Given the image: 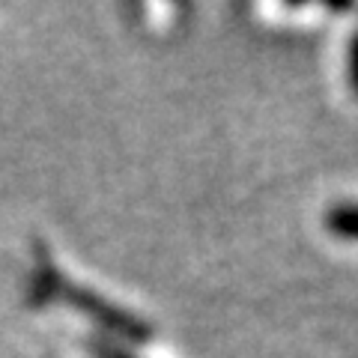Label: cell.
<instances>
[{"label":"cell","instance_id":"277c9868","mask_svg":"<svg viewBox=\"0 0 358 358\" xmlns=\"http://www.w3.org/2000/svg\"><path fill=\"white\" fill-rule=\"evenodd\" d=\"M346 63H350V84L358 96V33L350 39V54H346Z\"/></svg>","mask_w":358,"mask_h":358},{"label":"cell","instance_id":"7a4b0ae2","mask_svg":"<svg viewBox=\"0 0 358 358\" xmlns=\"http://www.w3.org/2000/svg\"><path fill=\"white\" fill-rule=\"evenodd\" d=\"M326 227L331 233H338V236H343V239H358V206L355 203H341V206L329 209Z\"/></svg>","mask_w":358,"mask_h":358},{"label":"cell","instance_id":"3957f363","mask_svg":"<svg viewBox=\"0 0 358 358\" xmlns=\"http://www.w3.org/2000/svg\"><path fill=\"white\" fill-rule=\"evenodd\" d=\"M87 350L93 352V358H131L126 350H120L117 343H110V341H105V338L90 341V343H87Z\"/></svg>","mask_w":358,"mask_h":358},{"label":"cell","instance_id":"6da1fadb","mask_svg":"<svg viewBox=\"0 0 358 358\" xmlns=\"http://www.w3.org/2000/svg\"><path fill=\"white\" fill-rule=\"evenodd\" d=\"M30 301L33 305H69L72 310H81L84 317L96 320L105 331L138 341V343L152 338V329L143 320L131 317L129 310H122L117 305H110L102 296L90 293L87 287L69 281V278L54 266L45 245H36V272L30 278Z\"/></svg>","mask_w":358,"mask_h":358}]
</instances>
